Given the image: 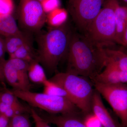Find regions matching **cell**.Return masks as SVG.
Here are the masks:
<instances>
[{
  "label": "cell",
  "instance_id": "1",
  "mask_svg": "<svg viewBox=\"0 0 127 127\" xmlns=\"http://www.w3.org/2000/svg\"><path fill=\"white\" fill-rule=\"evenodd\" d=\"M66 72L93 80L106 66L104 48L95 45L83 35L72 32L67 53Z\"/></svg>",
  "mask_w": 127,
  "mask_h": 127
},
{
  "label": "cell",
  "instance_id": "2",
  "mask_svg": "<svg viewBox=\"0 0 127 127\" xmlns=\"http://www.w3.org/2000/svg\"><path fill=\"white\" fill-rule=\"evenodd\" d=\"M72 32L66 23L38 35L36 60L48 71L54 72L62 59L67 56Z\"/></svg>",
  "mask_w": 127,
  "mask_h": 127
},
{
  "label": "cell",
  "instance_id": "3",
  "mask_svg": "<svg viewBox=\"0 0 127 127\" xmlns=\"http://www.w3.org/2000/svg\"><path fill=\"white\" fill-rule=\"evenodd\" d=\"M118 0H106L100 12L83 34L95 45L106 48L116 43L115 10Z\"/></svg>",
  "mask_w": 127,
  "mask_h": 127
},
{
  "label": "cell",
  "instance_id": "4",
  "mask_svg": "<svg viewBox=\"0 0 127 127\" xmlns=\"http://www.w3.org/2000/svg\"><path fill=\"white\" fill-rule=\"evenodd\" d=\"M49 79L63 88L71 101L79 110L84 113L90 112L94 91L88 78L67 72H58Z\"/></svg>",
  "mask_w": 127,
  "mask_h": 127
},
{
  "label": "cell",
  "instance_id": "5",
  "mask_svg": "<svg viewBox=\"0 0 127 127\" xmlns=\"http://www.w3.org/2000/svg\"><path fill=\"white\" fill-rule=\"evenodd\" d=\"M11 91L19 99L50 114H77L79 109L75 104L65 98L50 95L44 93L33 92L30 91L13 89Z\"/></svg>",
  "mask_w": 127,
  "mask_h": 127
},
{
  "label": "cell",
  "instance_id": "6",
  "mask_svg": "<svg viewBox=\"0 0 127 127\" xmlns=\"http://www.w3.org/2000/svg\"><path fill=\"white\" fill-rule=\"evenodd\" d=\"M46 15L37 0H20L17 16L23 31L31 34L39 33L46 23Z\"/></svg>",
  "mask_w": 127,
  "mask_h": 127
},
{
  "label": "cell",
  "instance_id": "7",
  "mask_svg": "<svg viewBox=\"0 0 127 127\" xmlns=\"http://www.w3.org/2000/svg\"><path fill=\"white\" fill-rule=\"evenodd\" d=\"M93 82L95 90L110 104L122 127H127V84Z\"/></svg>",
  "mask_w": 127,
  "mask_h": 127
},
{
  "label": "cell",
  "instance_id": "8",
  "mask_svg": "<svg viewBox=\"0 0 127 127\" xmlns=\"http://www.w3.org/2000/svg\"><path fill=\"white\" fill-rule=\"evenodd\" d=\"M105 1L67 0V11L78 30L83 34L100 12Z\"/></svg>",
  "mask_w": 127,
  "mask_h": 127
},
{
  "label": "cell",
  "instance_id": "9",
  "mask_svg": "<svg viewBox=\"0 0 127 127\" xmlns=\"http://www.w3.org/2000/svg\"><path fill=\"white\" fill-rule=\"evenodd\" d=\"M92 110L99 119L103 127H122L114 119L103 104L101 95L96 91H94L93 95Z\"/></svg>",
  "mask_w": 127,
  "mask_h": 127
},
{
  "label": "cell",
  "instance_id": "10",
  "mask_svg": "<svg viewBox=\"0 0 127 127\" xmlns=\"http://www.w3.org/2000/svg\"><path fill=\"white\" fill-rule=\"evenodd\" d=\"M93 80L107 84H127V72L107 64L102 71Z\"/></svg>",
  "mask_w": 127,
  "mask_h": 127
},
{
  "label": "cell",
  "instance_id": "11",
  "mask_svg": "<svg viewBox=\"0 0 127 127\" xmlns=\"http://www.w3.org/2000/svg\"><path fill=\"white\" fill-rule=\"evenodd\" d=\"M76 114H50L41 117L48 123L57 127H86L84 121L78 117Z\"/></svg>",
  "mask_w": 127,
  "mask_h": 127
},
{
  "label": "cell",
  "instance_id": "12",
  "mask_svg": "<svg viewBox=\"0 0 127 127\" xmlns=\"http://www.w3.org/2000/svg\"><path fill=\"white\" fill-rule=\"evenodd\" d=\"M116 43L122 45L127 26V7L120 5L119 2L115 10Z\"/></svg>",
  "mask_w": 127,
  "mask_h": 127
},
{
  "label": "cell",
  "instance_id": "13",
  "mask_svg": "<svg viewBox=\"0 0 127 127\" xmlns=\"http://www.w3.org/2000/svg\"><path fill=\"white\" fill-rule=\"evenodd\" d=\"M2 69L5 79L13 89L26 91L18 72L10 59L2 64Z\"/></svg>",
  "mask_w": 127,
  "mask_h": 127
},
{
  "label": "cell",
  "instance_id": "14",
  "mask_svg": "<svg viewBox=\"0 0 127 127\" xmlns=\"http://www.w3.org/2000/svg\"><path fill=\"white\" fill-rule=\"evenodd\" d=\"M107 57V64L121 70L127 72V54L121 50L104 48Z\"/></svg>",
  "mask_w": 127,
  "mask_h": 127
},
{
  "label": "cell",
  "instance_id": "15",
  "mask_svg": "<svg viewBox=\"0 0 127 127\" xmlns=\"http://www.w3.org/2000/svg\"><path fill=\"white\" fill-rule=\"evenodd\" d=\"M32 34L26 32L21 34L5 38L6 52L9 56L15 52L20 47L32 41Z\"/></svg>",
  "mask_w": 127,
  "mask_h": 127
},
{
  "label": "cell",
  "instance_id": "16",
  "mask_svg": "<svg viewBox=\"0 0 127 127\" xmlns=\"http://www.w3.org/2000/svg\"><path fill=\"white\" fill-rule=\"evenodd\" d=\"M23 32L12 15L0 16V35L4 38L21 34Z\"/></svg>",
  "mask_w": 127,
  "mask_h": 127
},
{
  "label": "cell",
  "instance_id": "17",
  "mask_svg": "<svg viewBox=\"0 0 127 127\" xmlns=\"http://www.w3.org/2000/svg\"><path fill=\"white\" fill-rule=\"evenodd\" d=\"M28 75L30 82L43 84L48 80L43 67L35 59L29 63Z\"/></svg>",
  "mask_w": 127,
  "mask_h": 127
},
{
  "label": "cell",
  "instance_id": "18",
  "mask_svg": "<svg viewBox=\"0 0 127 127\" xmlns=\"http://www.w3.org/2000/svg\"><path fill=\"white\" fill-rule=\"evenodd\" d=\"M36 52L34 50L32 41L22 46L10 56V58L21 59L29 63L36 59Z\"/></svg>",
  "mask_w": 127,
  "mask_h": 127
},
{
  "label": "cell",
  "instance_id": "19",
  "mask_svg": "<svg viewBox=\"0 0 127 127\" xmlns=\"http://www.w3.org/2000/svg\"><path fill=\"white\" fill-rule=\"evenodd\" d=\"M67 16V11L59 7L47 14L46 23L51 28L58 27L66 23Z\"/></svg>",
  "mask_w": 127,
  "mask_h": 127
},
{
  "label": "cell",
  "instance_id": "20",
  "mask_svg": "<svg viewBox=\"0 0 127 127\" xmlns=\"http://www.w3.org/2000/svg\"><path fill=\"white\" fill-rule=\"evenodd\" d=\"M43 86L44 87L43 93H44L65 98L71 101L70 98L66 91L58 84L48 79L43 84Z\"/></svg>",
  "mask_w": 127,
  "mask_h": 127
},
{
  "label": "cell",
  "instance_id": "21",
  "mask_svg": "<svg viewBox=\"0 0 127 127\" xmlns=\"http://www.w3.org/2000/svg\"><path fill=\"white\" fill-rule=\"evenodd\" d=\"M18 98L11 90L5 89L0 93V102L11 106L20 107L24 106L20 102Z\"/></svg>",
  "mask_w": 127,
  "mask_h": 127
},
{
  "label": "cell",
  "instance_id": "22",
  "mask_svg": "<svg viewBox=\"0 0 127 127\" xmlns=\"http://www.w3.org/2000/svg\"><path fill=\"white\" fill-rule=\"evenodd\" d=\"M8 125L10 127H31L29 118L24 113L17 114L12 118L9 120Z\"/></svg>",
  "mask_w": 127,
  "mask_h": 127
},
{
  "label": "cell",
  "instance_id": "23",
  "mask_svg": "<svg viewBox=\"0 0 127 127\" xmlns=\"http://www.w3.org/2000/svg\"><path fill=\"white\" fill-rule=\"evenodd\" d=\"M14 9L13 0H0V16L12 15Z\"/></svg>",
  "mask_w": 127,
  "mask_h": 127
},
{
  "label": "cell",
  "instance_id": "24",
  "mask_svg": "<svg viewBox=\"0 0 127 127\" xmlns=\"http://www.w3.org/2000/svg\"><path fill=\"white\" fill-rule=\"evenodd\" d=\"M41 3L43 10L46 14L59 8L60 6V0H42Z\"/></svg>",
  "mask_w": 127,
  "mask_h": 127
},
{
  "label": "cell",
  "instance_id": "25",
  "mask_svg": "<svg viewBox=\"0 0 127 127\" xmlns=\"http://www.w3.org/2000/svg\"><path fill=\"white\" fill-rule=\"evenodd\" d=\"M86 127H102L101 122L94 114H89L84 120Z\"/></svg>",
  "mask_w": 127,
  "mask_h": 127
},
{
  "label": "cell",
  "instance_id": "26",
  "mask_svg": "<svg viewBox=\"0 0 127 127\" xmlns=\"http://www.w3.org/2000/svg\"><path fill=\"white\" fill-rule=\"evenodd\" d=\"M31 113L35 125L38 127H52L49 124L40 116L33 108L31 109Z\"/></svg>",
  "mask_w": 127,
  "mask_h": 127
},
{
  "label": "cell",
  "instance_id": "27",
  "mask_svg": "<svg viewBox=\"0 0 127 127\" xmlns=\"http://www.w3.org/2000/svg\"><path fill=\"white\" fill-rule=\"evenodd\" d=\"M6 52L5 38L0 35V62L1 64L5 61L4 58Z\"/></svg>",
  "mask_w": 127,
  "mask_h": 127
},
{
  "label": "cell",
  "instance_id": "28",
  "mask_svg": "<svg viewBox=\"0 0 127 127\" xmlns=\"http://www.w3.org/2000/svg\"><path fill=\"white\" fill-rule=\"evenodd\" d=\"M5 79L2 69V64L0 62V82L2 84H4Z\"/></svg>",
  "mask_w": 127,
  "mask_h": 127
},
{
  "label": "cell",
  "instance_id": "29",
  "mask_svg": "<svg viewBox=\"0 0 127 127\" xmlns=\"http://www.w3.org/2000/svg\"><path fill=\"white\" fill-rule=\"evenodd\" d=\"M121 45L123 47L127 46V26L125 32H124L122 43Z\"/></svg>",
  "mask_w": 127,
  "mask_h": 127
},
{
  "label": "cell",
  "instance_id": "30",
  "mask_svg": "<svg viewBox=\"0 0 127 127\" xmlns=\"http://www.w3.org/2000/svg\"><path fill=\"white\" fill-rule=\"evenodd\" d=\"M124 48L122 49H121V50H122L124 52L126 53L127 54V47H123Z\"/></svg>",
  "mask_w": 127,
  "mask_h": 127
},
{
  "label": "cell",
  "instance_id": "31",
  "mask_svg": "<svg viewBox=\"0 0 127 127\" xmlns=\"http://www.w3.org/2000/svg\"><path fill=\"white\" fill-rule=\"evenodd\" d=\"M124 1H125V2H127V0H123Z\"/></svg>",
  "mask_w": 127,
  "mask_h": 127
},
{
  "label": "cell",
  "instance_id": "32",
  "mask_svg": "<svg viewBox=\"0 0 127 127\" xmlns=\"http://www.w3.org/2000/svg\"><path fill=\"white\" fill-rule=\"evenodd\" d=\"M37 0L39 1H40V2H41V1L42 0Z\"/></svg>",
  "mask_w": 127,
  "mask_h": 127
},
{
  "label": "cell",
  "instance_id": "33",
  "mask_svg": "<svg viewBox=\"0 0 127 127\" xmlns=\"http://www.w3.org/2000/svg\"><path fill=\"white\" fill-rule=\"evenodd\" d=\"M10 127V126H9V125H7V127Z\"/></svg>",
  "mask_w": 127,
  "mask_h": 127
},
{
  "label": "cell",
  "instance_id": "34",
  "mask_svg": "<svg viewBox=\"0 0 127 127\" xmlns=\"http://www.w3.org/2000/svg\"><path fill=\"white\" fill-rule=\"evenodd\" d=\"M35 127H37V126H36V125H35Z\"/></svg>",
  "mask_w": 127,
  "mask_h": 127
}]
</instances>
